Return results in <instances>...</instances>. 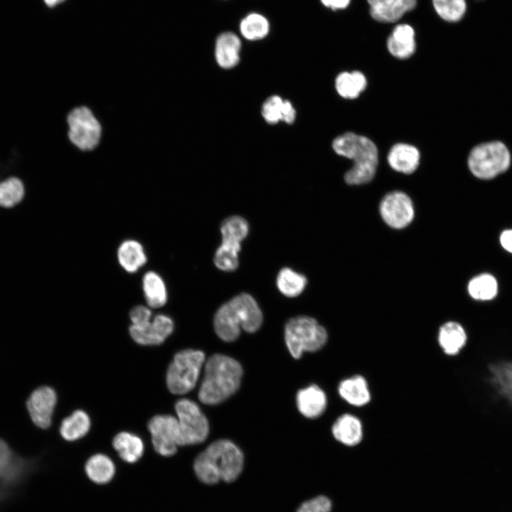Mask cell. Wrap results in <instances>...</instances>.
I'll use <instances>...</instances> for the list:
<instances>
[{"mask_svg": "<svg viewBox=\"0 0 512 512\" xmlns=\"http://www.w3.org/2000/svg\"><path fill=\"white\" fill-rule=\"evenodd\" d=\"M243 461V454L237 445L228 439H218L196 457L193 470L197 478L206 484L220 480L232 482L240 474Z\"/></svg>", "mask_w": 512, "mask_h": 512, "instance_id": "6da1fadb", "label": "cell"}, {"mask_svg": "<svg viewBox=\"0 0 512 512\" xmlns=\"http://www.w3.org/2000/svg\"><path fill=\"white\" fill-rule=\"evenodd\" d=\"M242 373V366L235 359L223 354H213L206 362L198 399L210 405L225 401L240 388Z\"/></svg>", "mask_w": 512, "mask_h": 512, "instance_id": "7a4b0ae2", "label": "cell"}, {"mask_svg": "<svg viewBox=\"0 0 512 512\" xmlns=\"http://www.w3.org/2000/svg\"><path fill=\"white\" fill-rule=\"evenodd\" d=\"M262 323V313L255 299L241 293L223 304L215 312L214 330L225 342L235 341L240 329L248 333L257 331Z\"/></svg>", "mask_w": 512, "mask_h": 512, "instance_id": "3957f363", "label": "cell"}, {"mask_svg": "<svg viewBox=\"0 0 512 512\" xmlns=\"http://www.w3.org/2000/svg\"><path fill=\"white\" fill-rule=\"evenodd\" d=\"M332 147L337 154L353 161V166L344 176L348 184H363L373 178L378 152L373 141L365 136L346 132L333 141Z\"/></svg>", "mask_w": 512, "mask_h": 512, "instance_id": "277c9868", "label": "cell"}, {"mask_svg": "<svg viewBox=\"0 0 512 512\" xmlns=\"http://www.w3.org/2000/svg\"><path fill=\"white\" fill-rule=\"evenodd\" d=\"M326 329L314 318L299 316L290 319L284 328V339L291 355L299 358L304 351L315 352L326 343Z\"/></svg>", "mask_w": 512, "mask_h": 512, "instance_id": "5b68a950", "label": "cell"}, {"mask_svg": "<svg viewBox=\"0 0 512 512\" xmlns=\"http://www.w3.org/2000/svg\"><path fill=\"white\" fill-rule=\"evenodd\" d=\"M205 361L204 353L185 349L177 352L170 363L166 375L169 390L174 395H184L196 386Z\"/></svg>", "mask_w": 512, "mask_h": 512, "instance_id": "8992f818", "label": "cell"}, {"mask_svg": "<svg viewBox=\"0 0 512 512\" xmlns=\"http://www.w3.org/2000/svg\"><path fill=\"white\" fill-rule=\"evenodd\" d=\"M511 156L501 142L492 141L474 146L468 156V166L478 178L489 180L505 172L511 166Z\"/></svg>", "mask_w": 512, "mask_h": 512, "instance_id": "52a82bcc", "label": "cell"}, {"mask_svg": "<svg viewBox=\"0 0 512 512\" xmlns=\"http://www.w3.org/2000/svg\"><path fill=\"white\" fill-rule=\"evenodd\" d=\"M38 460L17 454L0 438V486L12 493L21 488L36 472Z\"/></svg>", "mask_w": 512, "mask_h": 512, "instance_id": "ba28073f", "label": "cell"}, {"mask_svg": "<svg viewBox=\"0 0 512 512\" xmlns=\"http://www.w3.org/2000/svg\"><path fill=\"white\" fill-rule=\"evenodd\" d=\"M70 142L82 151H92L100 142L102 127L91 109L82 105L71 110L67 115Z\"/></svg>", "mask_w": 512, "mask_h": 512, "instance_id": "9c48e42d", "label": "cell"}, {"mask_svg": "<svg viewBox=\"0 0 512 512\" xmlns=\"http://www.w3.org/2000/svg\"><path fill=\"white\" fill-rule=\"evenodd\" d=\"M179 432V446L192 445L204 442L209 433V424L199 406L193 401L183 398L175 404Z\"/></svg>", "mask_w": 512, "mask_h": 512, "instance_id": "30bf717a", "label": "cell"}, {"mask_svg": "<svg viewBox=\"0 0 512 512\" xmlns=\"http://www.w3.org/2000/svg\"><path fill=\"white\" fill-rule=\"evenodd\" d=\"M147 427L157 454L166 457L176 453L179 447L177 417L171 415H156L149 421Z\"/></svg>", "mask_w": 512, "mask_h": 512, "instance_id": "8fae6325", "label": "cell"}, {"mask_svg": "<svg viewBox=\"0 0 512 512\" xmlns=\"http://www.w3.org/2000/svg\"><path fill=\"white\" fill-rule=\"evenodd\" d=\"M380 213L383 220L393 228H403L414 218V207L410 198L401 191L388 193L382 199Z\"/></svg>", "mask_w": 512, "mask_h": 512, "instance_id": "7c38bea8", "label": "cell"}, {"mask_svg": "<svg viewBox=\"0 0 512 512\" xmlns=\"http://www.w3.org/2000/svg\"><path fill=\"white\" fill-rule=\"evenodd\" d=\"M55 390L49 386H40L28 396L26 405L32 422L38 428L46 430L52 423L57 404Z\"/></svg>", "mask_w": 512, "mask_h": 512, "instance_id": "4fadbf2b", "label": "cell"}, {"mask_svg": "<svg viewBox=\"0 0 512 512\" xmlns=\"http://www.w3.org/2000/svg\"><path fill=\"white\" fill-rule=\"evenodd\" d=\"M173 320L164 314H158L141 324L129 326V334L132 339L143 346H156L161 344L174 331Z\"/></svg>", "mask_w": 512, "mask_h": 512, "instance_id": "5bb4252c", "label": "cell"}, {"mask_svg": "<svg viewBox=\"0 0 512 512\" xmlns=\"http://www.w3.org/2000/svg\"><path fill=\"white\" fill-rule=\"evenodd\" d=\"M366 1L372 18L384 23L398 22L406 13L412 11L417 6V0Z\"/></svg>", "mask_w": 512, "mask_h": 512, "instance_id": "9a60e30c", "label": "cell"}, {"mask_svg": "<svg viewBox=\"0 0 512 512\" xmlns=\"http://www.w3.org/2000/svg\"><path fill=\"white\" fill-rule=\"evenodd\" d=\"M389 53L399 59L411 57L416 50L415 31L408 23L397 24L387 40Z\"/></svg>", "mask_w": 512, "mask_h": 512, "instance_id": "2e32d148", "label": "cell"}, {"mask_svg": "<svg viewBox=\"0 0 512 512\" xmlns=\"http://www.w3.org/2000/svg\"><path fill=\"white\" fill-rule=\"evenodd\" d=\"M241 41L232 32L220 34L215 41V57L220 67L229 69L235 67L240 60Z\"/></svg>", "mask_w": 512, "mask_h": 512, "instance_id": "e0dca14e", "label": "cell"}, {"mask_svg": "<svg viewBox=\"0 0 512 512\" xmlns=\"http://www.w3.org/2000/svg\"><path fill=\"white\" fill-rule=\"evenodd\" d=\"M420 154L418 149L410 144L398 143L390 149L388 162L396 171L405 174L414 172L419 166Z\"/></svg>", "mask_w": 512, "mask_h": 512, "instance_id": "ac0fdd59", "label": "cell"}, {"mask_svg": "<svg viewBox=\"0 0 512 512\" xmlns=\"http://www.w3.org/2000/svg\"><path fill=\"white\" fill-rule=\"evenodd\" d=\"M296 399L299 411L311 419L321 415L327 403L325 393L315 385L299 390Z\"/></svg>", "mask_w": 512, "mask_h": 512, "instance_id": "d6986e66", "label": "cell"}, {"mask_svg": "<svg viewBox=\"0 0 512 512\" xmlns=\"http://www.w3.org/2000/svg\"><path fill=\"white\" fill-rule=\"evenodd\" d=\"M84 469L87 478L97 485L110 483L116 474V466L112 459L100 453L90 457Z\"/></svg>", "mask_w": 512, "mask_h": 512, "instance_id": "ffe728a7", "label": "cell"}, {"mask_svg": "<svg viewBox=\"0 0 512 512\" xmlns=\"http://www.w3.org/2000/svg\"><path fill=\"white\" fill-rule=\"evenodd\" d=\"M334 438L347 446L358 444L363 437L361 421L355 416L345 414L340 416L332 426Z\"/></svg>", "mask_w": 512, "mask_h": 512, "instance_id": "44dd1931", "label": "cell"}, {"mask_svg": "<svg viewBox=\"0 0 512 512\" xmlns=\"http://www.w3.org/2000/svg\"><path fill=\"white\" fill-rule=\"evenodd\" d=\"M112 446L119 457L129 464L138 462L142 457L144 451L142 439L128 432H121L116 434L112 440Z\"/></svg>", "mask_w": 512, "mask_h": 512, "instance_id": "7402d4cb", "label": "cell"}, {"mask_svg": "<svg viewBox=\"0 0 512 512\" xmlns=\"http://www.w3.org/2000/svg\"><path fill=\"white\" fill-rule=\"evenodd\" d=\"M338 393L349 404L363 406L370 400V394L366 379L359 375L342 380L338 385Z\"/></svg>", "mask_w": 512, "mask_h": 512, "instance_id": "603a6c76", "label": "cell"}, {"mask_svg": "<svg viewBox=\"0 0 512 512\" xmlns=\"http://www.w3.org/2000/svg\"><path fill=\"white\" fill-rule=\"evenodd\" d=\"M438 341L446 354L454 356L466 344V334L461 324L455 321H449L440 327Z\"/></svg>", "mask_w": 512, "mask_h": 512, "instance_id": "cb8c5ba5", "label": "cell"}, {"mask_svg": "<svg viewBox=\"0 0 512 512\" xmlns=\"http://www.w3.org/2000/svg\"><path fill=\"white\" fill-rule=\"evenodd\" d=\"M90 425L88 415L82 410H77L63 420L60 426V434L65 440L73 442L85 436Z\"/></svg>", "mask_w": 512, "mask_h": 512, "instance_id": "d4e9b609", "label": "cell"}, {"mask_svg": "<svg viewBox=\"0 0 512 512\" xmlns=\"http://www.w3.org/2000/svg\"><path fill=\"white\" fill-rule=\"evenodd\" d=\"M120 265L128 272H137L146 262L142 245L134 240L123 242L117 251Z\"/></svg>", "mask_w": 512, "mask_h": 512, "instance_id": "484cf974", "label": "cell"}, {"mask_svg": "<svg viewBox=\"0 0 512 512\" xmlns=\"http://www.w3.org/2000/svg\"><path fill=\"white\" fill-rule=\"evenodd\" d=\"M367 81L360 71L342 72L335 80V87L338 95L346 99H355L364 91Z\"/></svg>", "mask_w": 512, "mask_h": 512, "instance_id": "4316f807", "label": "cell"}, {"mask_svg": "<svg viewBox=\"0 0 512 512\" xmlns=\"http://www.w3.org/2000/svg\"><path fill=\"white\" fill-rule=\"evenodd\" d=\"M143 289L147 304L151 308L163 306L167 301V292L162 278L154 272H146L143 277Z\"/></svg>", "mask_w": 512, "mask_h": 512, "instance_id": "83f0119b", "label": "cell"}, {"mask_svg": "<svg viewBox=\"0 0 512 512\" xmlns=\"http://www.w3.org/2000/svg\"><path fill=\"white\" fill-rule=\"evenodd\" d=\"M467 289L470 297L474 299L489 301L497 295L498 287L494 276L489 273H482L469 281Z\"/></svg>", "mask_w": 512, "mask_h": 512, "instance_id": "f1b7e54d", "label": "cell"}, {"mask_svg": "<svg viewBox=\"0 0 512 512\" xmlns=\"http://www.w3.org/2000/svg\"><path fill=\"white\" fill-rule=\"evenodd\" d=\"M279 291L288 297H295L305 289L307 279L302 274L291 268L284 267L278 273L276 280Z\"/></svg>", "mask_w": 512, "mask_h": 512, "instance_id": "f546056e", "label": "cell"}, {"mask_svg": "<svg viewBox=\"0 0 512 512\" xmlns=\"http://www.w3.org/2000/svg\"><path fill=\"white\" fill-rule=\"evenodd\" d=\"M438 16L447 23H458L465 16L467 0H432Z\"/></svg>", "mask_w": 512, "mask_h": 512, "instance_id": "4dcf8cb0", "label": "cell"}, {"mask_svg": "<svg viewBox=\"0 0 512 512\" xmlns=\"http://www.w3.org/2000/svg\"><path fill=\"white\" fill-rule=\"evenodd\" d=\"M240 31L242 36L249 41L260 40L268 34L270 23L262 14L251 13L241 21Z\"/></svg>", "mask_w": 512, "mask_h": 512, "instance_id": "1f68e13d", "label": "cell"}, {"mask_svg": "<svg viewBox=\"0 0 512 512\" xmlns=\"http://www.w3.org/2000/svg\"><path fill=\"white\" fill-rule=\"evenodd\" d=\"M220 232L222 241L240 244L249 233V225L242 217L233 215L222 222Z\"/></svg>", "mask_w": 512, "mask_h": 512, "instance_id": "d6a6232c", "label": "cell"}, {"mask_svg": "<svg viewBox=\"0 0 512 512\" xmlns=\"http://www.w3.org/2000/svg\"><path fill=\"white\" fill-rule=\"evenodd\" d=\"M240 250V244L222 241L214 255L213 262L215 266L223 271H234L239 265L238 253Z\"/></svg>", "mask_w": 512, "mask_h": 512, "instance_id": "836d02e7", "label": "cell"}, {"mask_svg": "<svg viewBox=\"0 0 512 512\" xmlns=\"http://www.w3.org/2000/svg\"><path fill=\"white\" fill-rule=\"evenodd\" d=\"M24 196V186L16 177H10L0 183V206L11 208L17 205Z\"/></svg>", "mask_w": 512, "mask_h": 512, "instance_id": "e575fe53", "label": "cell"}, {"mask_svg": "<svg viewBox=\"0 0 512 512\" xmlns=\"http://www.w3.org/2000/svg\"><path fill=\"white\" fill-rule=\"evenodd\" d=\"M491 371L501 392L512 400V363L494 365Z\"/></svg>", "mask_w": 512, "mask_h": 512, "instance_id": "d590c367", "label": "cell"}, {"mask_svg": "<svg viewBox=\"0 0 512 512\" xmlns=\"http://www.w3.org/2000/svg\"><path fill=\"white\" fill-rule=\"evenodd\" d=\"M284 100L278 95L268 97L262 107V115L271 124H277L282 119Z\"/></svg>", "mask_w": 512, "mask_h": 512, "instance_id": "8d00e7d4", "label": "cell"}, {"mask_svg": "<svg viewBox=\"0 0 512 512\" xmlns=\"http://www.w3.org/2000/svg\"><path fill=\"white\" fill-rule=\"evenodd\" d=\"M331 506V501L329 498L318 496L302 503L297 512H330Z\"/></svg>", "mask_w": 512, "mask_h": 512, "instance_id": "74e56055", "label": "cell"}, {"mask_svg": "<svg viewBox=\"0 0 512 512\" xmlns=\"http://www.w3.org/2000/svg\"><path fill=\"white\" fill-rule=\"evenodd\" d=\"M129 316L132 324H141L151 319V311L149 307L138 305L131 309Z\"/></svg>", "mask_w": 512, "mask_h": 512, "instance_id": "f35d334b", "label": "cell"}, {"mask_svg": "<svg viewBox=\"0 0 512 512\" xmlns=\"http://www.w3.org/2000/svg\"><path fill=\"white\" fill-rule=\"evenodd\" d=\"M296 117V111L288 100H284L282 107V121L287 124H292L294 122Z\"/></svg>", "mask_w": 512, "mask_h": 512, "instance_id": "ab89813d", "label": "cell"}, {"mask_svg": "<svg viewBox=\"0 0 512 512\" xmlns=\"http://www.w3.org/2000/svg\"><path fill=\"white\" fill-rule=\"evenodd\" d=\"M351 0H320L321 4L333 11L343 10L346 9Z\"/></svg>", "mask_w": 512, "mask_h": 512, "instance_id": "60d3db41", "label": "cell"}, {"mask_svg": "<svg viewBox=\"0 0 512 512\" xmlns=\"http://www.w3.org/2000/svg\"><path fill=\"white\" fill-rule=\"evenodd\" d=\"M499 241L506 251L512 253V229L503 230L500 235Z\"/></svg>", "mask_w": 512, "mask_h": 512, "instance_id": "b9f144b4", "label": "cell"}, {"mask_svg": "<svg viewBox=\"0 0 512 512\" xmlns=\"http://www.w3.org/2000/svg\"><path fill=\"white\" fill-rule=\"evenodd\" d=\"M14 494H15L14 493H12L9 491H7V490L0 487V508L7 501L10 500Z\"/></svg>", "mask_w": 512, "mask_h": 512, "instance_id": "7bdbcfd3", "label": "cell"}, {"mask_svg": "<svg viewBox=\"0 0 512 512\" xmlns=\"http://www.w3.org/2000/svg\"><path fill=\"white\" fill-rule=\"evenodd\" d=\"M65 0H43L44 3L48 6V7H53L58 4L63 2Z\"/></svg>", "mask_w": 512, "mask_h": 512, "instance_id": "ee69618b", "label": "cell"}]
</instances>
